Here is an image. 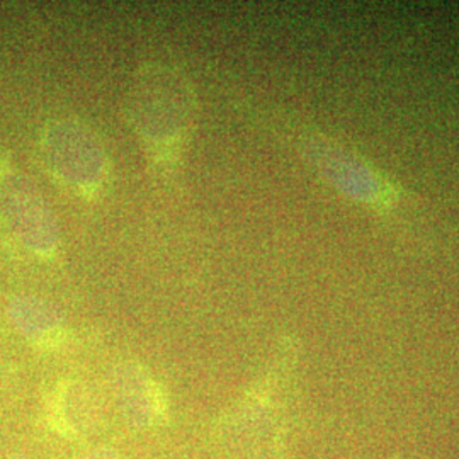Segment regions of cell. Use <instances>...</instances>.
<instances>
[{"label": "cell", "instance_id": "cell-1", "mask_svg": "<svg viewBox=\"0 0 459 459\" xmlns=\"http://www.w3.org/2000/svg\"><path fill=\"white\" fill-rule=\"evenodd\" d=\"M150 405H152V411H153L155 415L165 417L167 403H165L164 394H162L159 386H152L150 388Z\"/></svg>", "mask_w": 459, "mask_h": 459}]
</instances>
